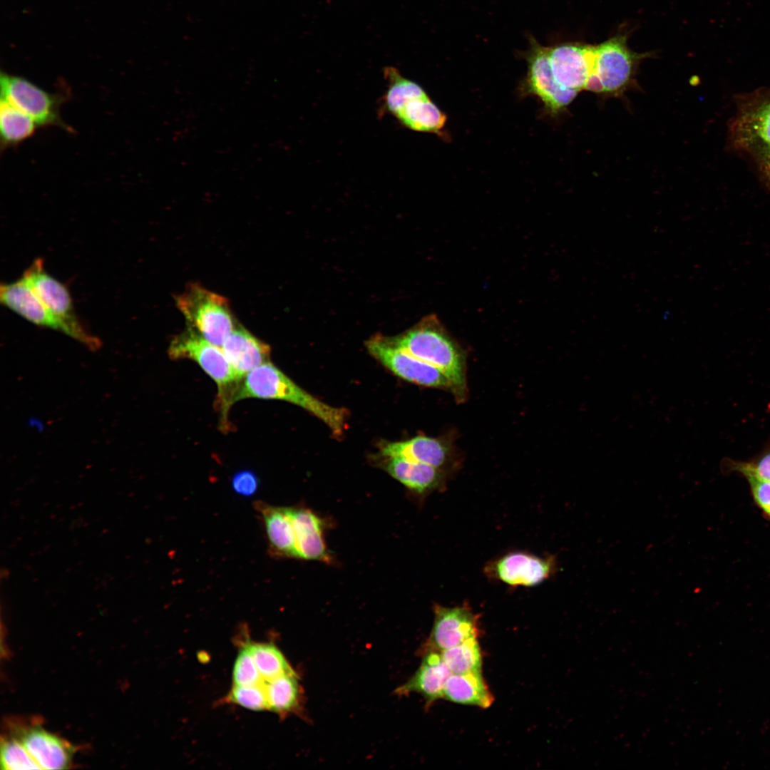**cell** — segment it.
<instances>
[{"instance_id":"6da1fadb","label":"cell","mask_w":770,"mask_h":770,"mask_svg":"<svg viewBox=\"0 0 770 770\" xmlns=\"http://www.w3.org/2000/svg\"><path fill=\"white\" fill-rule=\"evenodd\" d=\"M249 398L282 400L298 406L324 422L337 436H342L345 429L346 409L330 406L312 396L270 361L245 375L231 392L227 407Z\"/></svg>"},{"instance_id":"7a4b0ae2","label":"cell","mask_w":770,"mask_h":770,"mask_svg":"<svg viewBox=\"0 0 770 770\" xmlns=\"http://www.w3.org/2000/svg\"><path fill=\"white\" fill-rule=\"evenodd\" d=\"M389 339L400 349L438 369L449 380L456 399L465 398V354L436 316H426L409 329Z\"/></svg>"},{"instance_id":"3957f363","label":"cell","mask_w":770,"mask_h":770,"mask_svg":"<svg viewBox=\"0 0 770 770\" xmlns=\"http://www.w3.org/2000/svg\"><path fill=\"white\" fill-rule=\"evenodd\" d=\"M729 133L732 147L753 159L770 188V87L736 97Z\"/></svg>"},{"instance_id":"277c9868","label":"cell","mask_w":770,"mask_h":770,"mask_svg":"<svg viewBox=\"0 0 770 770\" xmlns=\"http://www.w3.org/2000/svg\"><path fill=\"white\" fill-rule=\"evenodd\" d=\"M383 73L386 90L382 97V108L411 130L439 134L446 115L423 88L403 76L395 67L386 66Z\"/></svg>"},{"instance_id":"5b68a950","label":"cell","mask_w":770,"mask_h":770,"mask_svg":"<svg viewBox=\"0 0 770 770\" xmlns=\"http://www.w3.org/2000/svg\"><path fill=\"white\" fill-rule=\"evenodd\" d=\"M176 304L189 327L219 347L236 327L227 299L199 284H189Z\"/></svg>"},{"instance_id":"8992f818","label":"cell","mask_w":770,"mask_h":770,"mask_svg":"<svg viewBox=\"0 0 770 770\" xmlns=\"http://www.w3.org/2000/svg\"><path fill=\"white\" fill-rule=\"evenodd\" d=\"M646 53L632 51L626 34H617L595 45L591 76L586 90L618 95L632 85L639 63Z\"/></svg>"},{"instance_id":"52a82bcc","label":"cell","mask_w":770,"mask_h":770,"mask_svg":"<svg viewBox=\"0 0 770 770\" xmlns=\"http://www.w3.org/2000/svg\"><path fill=\"white\" fill-rule=\"evenodd\" d=\"M220 348L189 327L173 339L168 354L172 359L193 360L215 381L218 386L217 404L222 410V416L226 418L229 396L242 379Z\"/></svg>"},{"instance_id":"ba28073f","label":"cell","mask_w":770,"mask_h":770,"mask_svg":"<svg viewBox=\"0 0 770 770\" xmlns=\"http://www.w3.org/2000/svg\"><path fill=\"white\" fill-rule=\"evenodd\" d=\"M549 47L541 46L534 38L525 54L527 75L521 86L524 95L538 97L548 114L558 115L575 99L578 92L561 86L555 79L549 58Z\"/></svg>"},{"instance_id":"9c48e42d","label":"cell","mask_w":770,"mask_h":770,"mask_svg":"<svg viewBox=\"0 0 770 770\" xmlns=\"http://www.w3.org/2000/svg\"><path fill=\"white\" fill-rule=\"evenodd\" d=\"M558 570L554 555L539 556L525 551L508 552L489 561L485 575L493 581L512 587H534L553 576Z\"/></svg>"},{"instance_id":"30bf717a","label":"cell","mask_w":770,"mask_h":770,"mask_svg":"<svg viewBox=\"0 0 770 770\" xmlns=\"http://www.w3.org/2000/svg\"><path fill=\"white\" fill-rule=\"evenodd\" d=\"M23 277L46 307L63 324L66 334L93 348L98 346L96 339L83 329L76 318L67 288L44 271L41 259L35 260L24 272Z\"/></svg>"},{"instance_id":"8fae6325","label":"cell","mask_w":770,"mask_h":770,"mask_svg":"<svg viewBox=\"0 0 770 770\" xmlns=\"http://www.w3.org/2000/svg\"><path fill=\"white\" fill-rule=\"evenodd\" d=\"M1 97L29 115L38 126L56 125L66 128L60 117L62 96L51 93L29 80L1 73Z\"/></svg>"},{"instance_id":"7c38bea8","label":"cell","mask_w":770,"mask_h":770,"mask_svg":"<svg viewBox=\"0 0 770 770\" xmlns=\"http://www.w3.org/2000/svg\"><path fill=\"white\" fill-rule=\"evenodd\" d=\"M370 354L394 375L418 385L451 390L446 375L394 344L388 337L376 335L366 342Z\"/></svg>"},{"instance_id":"4fadbf2b","label":"cell","mask_w":770,"mask_h":770,"mask_svg":"<svg viewBox=\"0 0 770 770\" xmlns=\"http://www.w3.org/2000/svg\"><path fill=\"white\" fill-rule=\"evenodd\" d=\"M433 615L425 652H442L479 635V615L466 604L451 607L436 604Z\"/></svg>"},{"instance_id":"5bb4252c","label":"cell","mask_w":770,"mask_h":770,"mask_svg":"<svg viewBox=\"0 0 770 770\" xmlns=\"http://www.w3.org/2000/svg\"><path fill=\"white\" fill-rule=\"evenodd\" d=\"M594 48L595 45L578 42L549 47L550 65L557 81L578 93L586 90L591 76Z\"/></svg>"},{"instance_id":"9a60e30c","label":"cell","mask_w":770,"mask_h":770,"mask_svg":"<svg viewBox=\"0 0 770 770\" xmlns=\"http://www.w3.org/2000/svg\"><path fill=\"white\" fill-rule=\"evenodd\" d=\"M296 545V558L333 563L334 558L325 541L329 520L305 507H289Z\"/></svg>"},{"instance_id":"2e32d148","label":"cell","mask_w":770,"mask_h":770,"mask_svg":"<svg viewBox=\"0 0 770 770\" xmlns=\"http://www.w3.org/2000/svg\"><path fill=\"white\" fill-rule=\"evenodd\" d=\"M17 738L36 761L41 769H67L71 762L73 746L39 726L19 728Z\"/></svg>"},{"instance_id":"e0dca14e","label":"cell","mask_w":770,"mask_h":770,"mask_svg":"<svg viewBox=\"0 0 770 770\" xmlns=\"http://www.w3.org/2000/svg\"><path fill=\"white\" fill-rule=\"evenodd\" d=\"M0 300L28 321L65 333L63 324L46 307L24 277L11 283L1 284Z\"/></svg>"},{"instance_id":"ac0fdd59","label":"cell","mask_w":770,"mask_h":770,"mask_svg":"<svg viewBox=\"0 0 770 770\" xmlns=\"http://www.w3.org/2000/svg\"><path fill=\"white\" fill-rule=\"evenodd\" d=\"M384 471L419 498H423L443 483L441 469L401 457L385 458Z\"/></svg>"},{"instance_id":"d6986e66","label":"cell","mask_w":770,"mask_h":770,"mask_svg":"<svg viewBox=\"0 0 770 770\" xmlns=\"http://www.w3.org/2000/svg\"><path fill=\"white\" fill-rule=\"evenodd\" d=\"M221 349L241 379L257 366L269 361L270 356L267 344L238 325L225 340Z\"/></svg>"},{"instance_id":"ffe728a7","label":"cell","mask_w":770,"mask_h":770,"mask_svg":"<svg viewBox=\"0 0 770 770\" xmlns=\"http://www.w3.org/2000/svg\"><path fill=\"white\" fill-rule=\"evenodd\" d=\"M451 674L442 659L440 652H425L421 665L416 673L395 693L398 695L416 692L421 694L428 704L443 698L446 682Z\"/></svg>"},{"instance_id":"44dd1931","label":"cell","mask_w":770,"mask_h":770,"mask_svg":"<svg viewBox=\"0 0 770 770\" xmlns=\"http://www.w3.org/2000/svg\"><path fill=\"white\" fill-rule=\"evenodd\" d=\"M383 457H401L441 469L448 460L449 445L443 439L425 436L380 445Z\"/></svg>"},{"instance_id":"7402d4cb","label":"cell","mask_w":770,"mask_h":770,"mask_svg":"<svg viewBox=\"0 0 770 770\" xmlns=\"http://www.w3.org/2000/svg\"><path fill=\"white\" fill-rule=\"evenodd\" d=\"M261 513L270 549L276 556L296 558L295 535L289 507L256 503Z\"/></svg>"},{"instance_id":"603a6c76","label":"cell","mask_w":770,"mask_h":770,"mask_svg":"<svg viewBox=\"0 0 770 770\" xmlns=\"http://www.w3.org/2000/svg\"><path fill=\"white\" fill-rule=\"evenodd\" d=\"M443 698L457 704L483 709L490 707L494 700L482 672L451 674L446 682Z\"/></svg>"},{"instance_id":"cb8c5ba5","label":"cell","mask_w":770,"mask_h":770,"mask_svg":"<svg viewBox=\"0 0 770 770\" xmlns=\"http://www.w3.org/2000/svg\"><path fill=\"white\" fill-rule=\"evenodd\" d=\"M262 684L269 710L279 714H286L299 708L301 688L296 672L264 680Z\"/></svg>"},{"instance_id":"d4e9b609","label":"cell","mask_w":770,"mask_h":770,"mask_svg":"<svg viewBox=\"0 0 770 770\" xmlns=\"http://www.w3.org/2000/svg\"><path fill=\"white\" fill-rule=\"evenodd\" d=\"M36 122L7 100L0 101V136L1 148L16 146L31 137L37 127Z\"/></svg>"},{"instance_id":"484cf974","label":"cell","mask_w":770,"mask_h":770,"mask_svg":"<svg viewBox=\"0 0 770 770\" xmlns=\"http://www.w3.org/2000/svg\"><path fill=\"white\" fill-rule=\"evenodd\" d=\"M451 674L481 672L482 654L478 637L440 652Z\"/></svg>"},{"instance_id":"4316f807","label":"cell","mask_w":770,"mask_h":770,"mask_svg":"<svg viewBox=\"0 0 770 770\" xmlns=\"http://www.w3.org/2000/svg\"><path fill=\"white\" fill-rule=\"evenodd\" d=\"M263 680L295 673L282 652L273 644L246 643Z\"/></svg>"},{"instance_id":"83f0119b","label":"cell","mask_w":770,"mask_h":770,"mask_svg":"<svg viewBox=\"0 0 770 770\" xmlns=\"http://www.w3.org/2000/svg\"><path fill=\"white\" fill-rule=\"evenodd\" d=\"M1 764L4 770L41 769L23 744L14 736L1 739Z\"/></svg>"},{"instance_id":"f1b7e54d","label":"cell","mask_w":770,"mask_h":770,"mask_svg":"<svg viewBox=\"0 0 770 770\" xmlns=\"http://www.w3.org/2000/svg\"><path fill=\"white\" fill-rule=\"evenodd\" d=\"M263 681L251 652L245 643L241 647L235 660L232 670L233 684L250 686L262 684Z\"/></svg>"},{"instance_id":"f546056e","label":"cell","mask_w":770,"mask_h":770,"mask_svg":"<svg viewBox=\"0 0 770 770\" xmlns=\"http://www.w3.org/2000/svg\"><path fill=\"white\" fill-rule=\"evenodd\" d=\"M262 683L250 686L233 684L228 694L227 701L250 710L262 711L268 709Z\"/></svg>"},{"instance_id":"4dcf8cb0","label":"cell","mask_w":770,"mask_h":770,"mask_svg":"<svg viewBox=\"0 0 770 770\" xmlns=\"http://www.w3.org/2000/svg\"><path fill=\"white\" fill-rule=\"evenodd\" d=\"M731 468L743 475H752L759 479L770 482V451L764 453L753 463L732 462Z\"/></svg>"},{"instance_id":"1f68e13d","label":"cell","mask_w":770,"mask_h":770,"mask_svg":"<svg viewBox=\"0 0 770 770\" xmlns=\"http://www.w3.org/2000/svg\"><path fill=\"white\" fill-rule=\"evenodd\" d=\"M258 486V478L255 473L250 471H240L235 474L232 479L233 490L242 496L254 495L257 492Z\"/></svg>"},{"instance_id":"d6a6232c","label":"cell","mask_w":770,"mask_h":770,"mask_svg":"<svg viewBox=\"0 0 770 770\" xmlns=\"http://www.w3.org/2000/svg\"><path fill=\"white\" fill-rule=\"evenodd\" d=\"M748 480L755 501L770 516V482L752 475H744Z\"/></svg>"}]
</instances>
